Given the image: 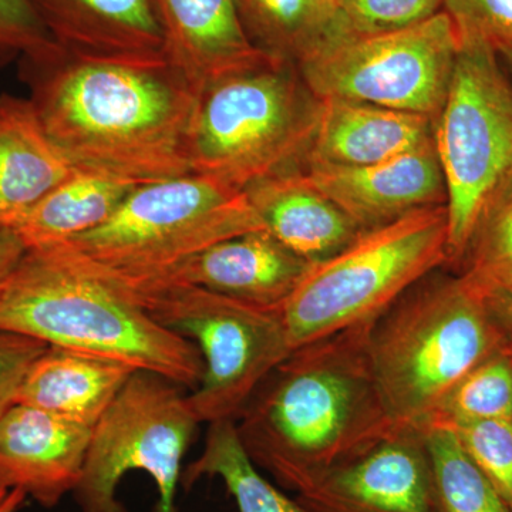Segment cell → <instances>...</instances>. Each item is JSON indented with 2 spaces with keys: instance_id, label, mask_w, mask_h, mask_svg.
<instances>
[{
  "instance_id": "obj_19",
  "label": "cell",
  "mask_w": 512,
  "mask_h": 512,
  "mask_svg": "<svg viewBox=\"0 0 512 512\" xmlns=\"http://www.w3.org/2000/svg\"><path fill=\"white\" fill-rule=\"evenodd\" d=\"M74 170L30 100L0 94V231L18 227Z\"/></svg>"
},
{
  "instance_id": "obj_31",
  "label": "cell",
  "mask_w": 512,
  "mask_h": 512,
  "mask_svg": "<svg viewBox=\"0 0 512 512\" xmlns=\"http://www.w3.org/2000/svg\"><path fill=\"white\" fill-rule=\"evenodd\" d=\"M460 37L477 39L495 52H512V0H443Z\"/></svg>"
},
{
  "instance_id": "obj_27",
  "label": "cell",
  "mask_w": 512,
  "mask_h": 512,
  "mask_svg": "<svg viewBox=\"0 0 512 512\" xmlns=\"http://www.w3.org/2000/svg\"><path fill=\"white\" fill-rule=\"evenodd\" d=\"M429 451L441 512H510L453 431L421 430Z\"/></svg>"
},
{
  "instance_id": "obj_21",
  "label": "cell",
  "mask_w": 512,
  "mask_h": 512,
  "mask_svg": "<svg viewBox=\"0 0 512 512\" xmlns=\"http://www.w3.org/2000/svg\"><path fill=\"white\" fill-rule=\"evenodd\" d=\"M136 370L116 360L47 346L23 377L15 403L93 429Z\"/></svg>"
},
{
  "instance_id": "obj_9",
  "label": "cell",
  "mask_w": 512,
  "mask_h": 512,
  "mask_svg": "<svg viewBox=\"0 0 512 512\" xmlns=\"http://www.w3.org/2000/svg\"><path fill=\"white\" fill-rule=\"evenodd\" d=\"M120 281L158 323L200 349L204 375L187 396L200 423L237 420L256 387L293 350L281 311L180 282Z\"/></svg>"
},
{
  "instance_id": "obj_18",
  "label": "cell",
  "mask_w": 512,
  "mask_h": 512,
  "mask_svg": "<svg viewBox=\"0 0 512 512\" xmlns=\"http://www.w3.org/2000/svg\"><path fill=\"white\" fill-rule=\"evenodd\" d=\"M434 120L357 101L322 100L306 165L365 167L434 140Z\"/></svg>"
},
{
  "instance_id": "obj_24",
  "label": "cell",
  "mask_w": 512,
  "mask_h": 512,
  "mask_svg": "<svg viewBox=\"0 0 512 512\" xmlns=\"http://www.w3.org/2000/svg\"><path fill=\"white\" fill-rule=\"evenodd\" d=\"M202 477L221 478L238 512H309L262 477L242 447L234 420L210 424L204 450L185 468L181 484L188 490Z\"/></svg>"
},
{
  "instance_id": "obj_12",
  "label": "cell",
  "mask_w": 512,
  "mask_h": 512,
  "mask_svg": "<svg viewBox=\"0 0 512 512\" xmlns=\"http://www.w3.org/2000/svg\"><path fill=\"white\" fill-rule=\"evenodd\" d=\"M296 500L309 512H441L426 441L412 427L323 471Z\"/></svg>"
},
{
  "instance_id": "obj_15",
  "label": "cell",
  "mask_w": 512,
  "mask_h": 512,
  "mask_svg": "<svg viewBox=\"0 0 512 512\" xmlns=\"http://www.w3.org/2000/svg\"><path fill=\"white\" fill-rule=\"evenodd\" d=\"M167 62L200 96L221 77L278 59L256 47L235 0H153Z\"/></svg>"
},
{
  "instance_id": "obj_34",
  "label": "cell",
  "mask_w": 512,
  "mask_h": 512,
  "mask_svg": "<svg viewBox=\"0 0 512 512\" xmlns=\"http://www.w3.org/2000/svg\"><path fill=\"white\" fill-rule=\"evenodd\" d=\"M491 311L497 318L500 325L503 326L505 332L512 336V289L508 291L495 293L488 299Z\"/></svg>"
},
{
  "instance_id": "obj_26",
  "label": "cell",
  "mask_w": 512,
  "mask_h": 512,
  "mask_svg": "<svg viewBox=\"0 0 512 512\" xmlns=\"http://www.w3.org/2000/svg\"><path fill=\"white\" fill-rule=\"evenodd\" d=\"M457 275L484 299L512 289V183L481 215Z\"/></svg>"
},
{
  "instance_id": "obj_25",
  "label": "cell",
  "mask_w": 512,
  "mask_h": 512,
  "mask_svg": "<svg viewBox=\"0 0 512 512\" xmlns=\"http://www.w3.org/2000/svg\"><path fill=\"white\" fill-rule=\"evenodd\" d=\"M493 419L512 420V339L471 369L421 430L444 429L458 421Z\"/></svg>"
},
{
  "instance_id": "obj_7",
  "label": "cell",
  "mask_w": 512,
  "mask_h": 512,
  "mask_svg": "<svg viewBox=\"0 0 512 512\" xmlns=\"http://www.w3.org/2000/svg\"><path fill=\"white\" fill-rule=\"evenodd\" d=\"M258 229L264 227L247 192L187 174L138 185L103 225L66 242L109 274L141 282Z\"/></svg>"
},
{
  "instance_id": "obj_28",
  "label": "cell",
  "mask_w": 512,
  "mask_h": 512,
  "mask_svg": "<svg viewBox=\"0 0 512 512\" xmlns=\"http://www.w3.org/2000/svg\"><path fill=\"white\" fill-rule=\"evenodd\" d=\"M444 429L453 431L512 512V420L458 421Z\"/></svg>"
},
{
  "instance_id": "obj_4",
  "label": "cell",
  "mask_w": 512,
  "mask_h": 512,
  "mask_svg": "<svg viewBox=\"0 0 512 512\" xmlns=\"http://www.w3.org/2000/svg\"><path fill=\"white\" fill-rule=\"evenodd\" d=\"M434 274L370 326L373 375L397 427L423 429L451 389L512 339L460 276Z\"/></svg>"
},
{
  "instance_id": "obj_10",
  "label": "cell",
  "mask_w": 512,
  "mask_h": 512,
  "mask_svg": "<svg viewBox=\"0 0 512 512\" xmlns=\"http://www.w3.org/2000/svg\"><path fill=\"white\" fill-rule=\"evenodd\" d=\"M183 389L147 370L131 375L93 427L83 476L73 491L80 511L128 512L117 490L130 471H144L158 491L153 512H177L184 456L200 424Z\"/></svg>"
},
{
  "instance_id": "obj_3",
  "label": "cell",
  "mask_w": 512,
  "mask_h": 512,
  "mask_svg": "<svg viewBox=\"0 0 512 512\" xmlns=\"http://www.w3.org/2000/svg\"><path fill=\"white\" fill-rule=\"evenodd\" d=\"M0 330L116 360L197 389L204 360L164 328L116 276L67 242L26 249L0 286Z\"/></svg>"
},
{
  "instance_id": "obj_29",
  "label": "cell",
  "mask_w": 512,
  "mask_h": 512,
  "mask_svg": "<svg viewBox=\"0 0 512 512\" xmlns=\"http://www.w3.org/2000/svg\"><path fill=\"white\" fill-rule=\"evenodd\" d=\"M346 32L380 35L412 28L443 9V0H339Z\"/></svg>"
},
{
  "instance_id": "obj_20",
  "label": "cell",
  "mask_w": 512,
  "mask_h": 512,
  "mask_svg": "<svg viewBox=\"0 0 512 512\" xmlns=\"http://www.w3.org/2000/svg\"><path fill=\"white\" fill-rule=\"evenodd\" d=\"M245 192L265 231L309 264L342 251L362 232L303 170L268 178Z\"/></svg>"
},
{
  "instance_id": "obj_17",
  "label": "cell",
  "mask_w": 512,
  "mask_h": 512,
  "mask_svg": "<svg viewBox=\"0 0 512 512\" xmlns=\"http://www.w3.org/2000/svg\"><path fill=\"white\" fill-rule=\"evenodd\" d=\"M309 265L268 231L258 229L218 242L153 281L200 286L259 308L281 311Z\"/></svg>"
},
{
  "instance_id": "obj_33",
  "label": "cell",
  "mask_w": 512,
  "mask_h": 512,
  "mask_svg": "<svg viewBox=\"0 0 512 512\" xmlns=\"http://www.w3.org/2000/svg\"><path fill=\"white\" fill-rule=\"evenodd\" d=\"M26 248L13 231H0V286L18 265Z\"/></svg>"
},
{
  "instance_id": "obj_23",
  "label": "cell",
  "mask_w": 512,
  "mask_h": 512,
  "mask_svg": "<svg viewBox=\"0 0 512 512\" xmlns=\"http://www.w3.org/2000/svg\"><path fill=\"white\" fill-rule=\"evenodd\" d=\"M252 43L296 64L346 32L339 0H235Z\"/></svg>"
},
{
  "instance_id": "obj_37",
  "label": "cell",
  "mask_w": 512,
  "mask_h": 512,
  "mask_svg": "<svg viewBox=\"0 0 512 512\" xmlns=\"http://www.w3.org/2000/svg\"><path fill=\"white\" fill-rule=\"evenodd\" d=\"M8 493H9V491H8ZM8 493H6V491H0V503H2L3 498H5L6 494H8Z\"/></svg>"
},
{
  "instance_id": "obj_35",
  "label": "cell",
  "mask_w": 512,
  "mask_h": 512,
  "mask_svg": "<svg viewBox=\"0 0 512 512\" xmlns=\"http://www.w3.org/2000/svg\"><path fill=\"white\" fill-rule=\"evenodd\" d=\"M26 494L19 490H12L6 494L0 503V512H18L26 501Z\"/></svg>"
},
{
  "instance_id": "obj_8",
  "label": "cell",
  "mask_w": 512,
  "mask_h": 512,
  "mask_svg": "<svg viewBox=\"0 0 512 512\" xmlns=\"http://www.w3.org/2000/svg\"><path fill=\"white\" fill-rule=\"evenodd\" d=\"M460 39L433 134L446 184L448 265L456 268L481 215L512 183L511 76L493 47Z\"/></svg>"
},
{
  "instance_id": "obj_36",
  "label": "cell",
  "mask_w": 512,
  "mask_h": 512,
  "mask_svg": "<svg viewBox=\"0 0 512 512\" xmlns=\"http://www.w3.org/2000/svg\"><path fill=\"white\" fill-rule=\"evenodd\" d=\"M500 57L503 60L505 70H507L512 79V52L500 53Z\"/></svg>"
},
{
  "instance_id": "obj_32",
  "label": "cell",
  "mask_w": 512,
  "mask_h": 512,
  "mask_svg": "<svg viewBox=\"0 0 512 512\" xmlns=\"http://www.w3.org/2000/svg\"><path fill=\"white\" fill-rule=\"evenodd\" d=\"M46 349L40 340L0 330V416L15 404L23 377Z\"/></svg>"
},
{
  "instance_id": "obj_13",
  "label": "cell",
  "mask_w": 512,
  "mask_h": 512,
  "mask_svg": "<svg viewBox=\"0 0 512 512\" xmlns=\"http://www.w3.org/2000/svg\"><path fill=\"white\" fill-rule=\"evenodd\" d=\"M306 177L366 231L421 208L446 204V184L434 140L365 167L306 165Z\"/></svg>"
},
{
  "instance_id": "obj_16",
  "label": "cell",
  "mask_w": 512,
  "mask_h": 512,
  "mask_svg": "<svg viewBox=\"0 0 512 512\" xmlns=\"http://www.w3.org/2000/svg\"><path fill=\"white\" fill-rule=\"evenodd\" d=\"M53 40L74 56L167 62L153 0H32Z\"/></svg>"
},
{
  "instance_id": "obj_1",
  "label": "cell",
  "mask_w": 512,
  "mask_h": 512,
  "mask_svg": "<svg viewBox=\"0 0 512 512\" xmlns=\"http://www.w3.org/2000/svg\"><path fill=\"white\" fill-rule=\"evenodd\" d=\"M19 62L40 123L76 170L136 185L191 174L198 94L170 63L84 59L59 45Z\"/></svg>"
},
{
  "instance_id": "obj_2",
  "label": "cell",
  "mask_w": 512,
  "mask_h": 512,
  "mask_svg": "<svg viewBox=\"0 0 512 512\" xmlns=\"http://www.w3.org/2000/svg\"><path fill=\"white\" fill-rule=\"evenodd\" d=\"M372 322L293 349L235 420L252 463L286 490L299 493L396 429L370 362Z\"/></svg>"
},
{
  "instance_id": "obj_6",
  "label": "cell",
  "mask_w": 512,
  "mask_h": 512,
  "mask_svg": "<svg viewBox=\"0 0 512 512\" xmlns=\"http://www.w3.org/2000/svg\"><path fill=\"white\" fill-rule=\"evenodd\" d=\"M444 265L446 204L360 232L342 251L309 265L282 306L292 348L370 322Z\"/></svg>"
},
{
  "instance_id": "obj_14",
  "label": "cell",
  "mask_w": 512,
  "mask_h": 512,
  "mask_svg": "<svg viewBox=\"0 0 512 512\" xmlns=\"http://www.w3.org/2000/svg\"><path fill=\"white\" fill-rule=\"evenodd\" d=\"M92 431L15 403L0 416V491L19 490L56 507L83 476Z\"/></svg>"
},
{
  "instance_id": "obj_22",
  "label": "cell",
  "mask_w": 512,
  "mask_h": 512,
  "mask_svg": "<svg viewBox=\"0 0 512 512\" xmlns=\"http://www.w3.org/2000/svg\"><path fill=\"white\" fill-rule=\"evenodd\" d=\"M136 187L119 178L74 170L13 232L26 249L70 241L103 225Z\"/></svg>"
},
{
  "instance_id": "obj_30",
  "label": "cell",
  "mask_w": 512,
  "mask_h": 512,
  "mask_svg": "<svg viewBox=\"0 0 512 512\" xmlns=\"http://www.w3.org/2000/svg\"><path fill=\"white\" fill-rule=\"evenodd\" d=\"M56 45L32 0H0V69L45 55Z\"/></svg>"
},
{
  "instance_id": "obj_5",
  "label": "cell",
  "mask_w": 512,
  "mask_h": 512,
  "mask_svg": "<svg viewBox=\"0 0 512 512\" xmlns=\"http://www.w3.org/2000/svg\"><path fill=\"white\" fill-rule=\"evenodd\" d=\"M320 109L322 100L286 60L215 80L198 96L188 128L191 174L245 191L302 170Z\"/></svg>"
},
{
  "instance_id": "obj_11",
  "label": "cell",
  "mask_w": 512,
  "mask_h": 512,
  "mask_svg": "<svg viewBox=\"0 0 512 512\" xmlns=\"http://www.w3.org/2000/svg\"><path fill=\"white\" fill-rule=\"evenodd\" d=\"M460 46L453 20L441 10L397 32L340 33L298 69L320 100L357 101L436 120Z\"/></svg>"
}]
</instances>
